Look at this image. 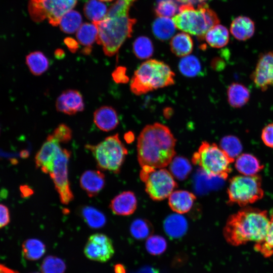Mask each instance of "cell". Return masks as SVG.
Returning a JSON list of instances; mask_svg holds the SVG:
<instances>
[{
  "label": "cell",
  "instance_id": "1",
  "mask_svg": "<svg viewBox=\"0 0 273 273\" xmlns=\"http://www.w3.org/2000/svg\"><path fill=\"white\" fill-rule=\"evenodd\" d=\"M176 140L169 128L160 123L146 126L137 142L141 171L148 172L169 165L175 154Z\"/></svg>",
  "mask_w": 273,
  "mask_h": 273
},
{
  "label": "cell",
  "instance_id": "2",
  "mask_svg": "<svg viewBox=\"0 0 273 273\" xmlns=\"http://www.w3.org/2000/svg\"><path fill=\"white\" fill-rule=\"evenodd\" d=\"M269 221L266 210L246 206L228 218L223 231L224 239L236 246L258 243L266 235Z\"/></svg>",
  "mask_w": 273,
  "mask_h": 273
},
{
  "label": "cell",
  "instance_id": "3",
  "mask_svg": "<svg viewBox=\"0 0 273 273\" xmlns=\"http://www.w3.org/2000/svg\"><path fill=\"white\" fill-rule=\"evenodd\" d=\"M129 10L126 6L114 3L102 20L94 23L98 30L97 43L102 46L107 56L117 54L125 40L131 35L136 20L129 16Z\"/></svg>",
  "mask_w": 273,
  "mask_h": 273
},
{
  "label": "cell",
  "instance_id": "4",
  "mask_svg": "<svg viewBox=\"0 0 273 273\" xmlns=\"http://www.w3.org/2000/svg\"><path fill=\"white\" fill-rule=\"evenodd\" d=\"M174 72L162 61L150 59L144 62L135 71L130 87L132 93L141 95L174 83Z\"/></svg>",
  "mask_w": 273,
  "mask_h": 273
},
{
  "label": "cell",
  "instance_id": "5",
  "mask_svg": "<svg viewBox=\"0 0 273 273\" xmlns=\"http://www.w3.org/2000/svg\"><path fill=\"white\" fill-rule=\"evenodd\" d=\"M178 11L172 19L175 26L201 39L210 29L219 23L216 14L203 2L196 9L192 5H181Z\"/></svg>",
  "mask_w": 273,
  "mask_h": 273
},
{
  "label": "cell",
  "instance_id": "6",
  "mask_svg": "<svg viewBox=\"0 0 273 273\" xmlns=\"http://www.w3.org/2000/svg\"><path fill=\"white\" fill-rule=\"evenodd\" d=\"M192 161L208 176L225 179L231 172V164L235 161L215 144L204 141L194 153Z\"/></svg>",
  "mask_w": 273,
  "mask_h": 273
},
{
  "label": "cell",
  "instance_id": "7",
  "mask_svg": "<svg viewBox=\"0 0 273 273\" xmlns=\"http://www.w3.org/2000/svg\"><path fill=\"white\" fill-rule=\"evenodd\" d=\"M85 147L93 154L100 169L115 174L119 173L128 153L117 133L107 137L97 145L87 144Z\"/></svg>",
  "mask_w": 273,
  "mask_h": 273
},
{
  "label": "cell",
  "instance_id": "8",
  "mask_svg": "<svg viewBox=\"0 0 273 273\" xmlns=\"http://www.w3.org/2000/svg\"><path fill=\"white\" fill-rule=\"evenodd\" d=\"M227 194L229 204L248 206L264 196L261 177L258 174L236 175L230 180Z\"/></svg>",
  "mask_w": 273,
  "mask_h": 273
},
{
  "label": "cell",
  "instance_id": "9",
  "mask_svg": "<svg viewBox=\"0 0 273 273\" xmlns=\"http://www.w3.org/2000/svg\"><path fill=\"white\" fill-rule=\"evenodd\" d=\"M77 0H30L28 10L31 18L35 22L47 19L50 24L56 26L62 17L76 5Z\"/></svg>",
  "mask_w": 273,
  "mask_h": 273
},
{
  "label": "cell",
  "instance_id": "10",
  "mask_svg": "<svg viewBox=\"0 0 273 273\" xmlns=\"http://www.w3.org/2000/svg\"><path fill=\"white\" fill-rule=\"evenodd\" d=\"M140 176L145 184L146 193L155 201L167 198L177 187L173 175L164 168L155 169L148 172L141 171Z\"/></svg>",
  "mask_w": 273,
  "mask_h": 273
},
{
  "label": "cell",
  "instance_id": "11",
  "mask_svg": "<svg viewBox=\"0 0 273 273\" xmlns=\"http://www.w3.org/2000/svg\"><path fill=\"white\" fill-rule=\"evenodd\" d=\"M71 152L62 149L56 157L50 175L59 195L62 203L68 204L74 198L68 179V164Z\"/></svg>",
  "mask_w": 273,
  "mask_h": 273
},
{
  "label": "cell",
  "instance_id": "12",
  "mask_svg": "<svg viewBox=\"0 0 273 273\" xmlns=\"http://www.w3.org/2000/svg\"><path fill=\"white\" fill-rule=\"evenodd\" d=\"M86 257L94 261L104 262L113 256L114 249L112 240L101 233L91 235L84 246Z\"/></svg>",
  "mask_w": 273,
  "mask_h": 273
},
{
  "label": "cell",
  "instance_id": "13",
  "mask_svg": "<svg viewBox=\"0 0 273 273\" xmlns=\"http://www.w3.org/2000/svg\"><path fill=\"white\" fill-rule=\"evenodd\" d=\"M251 77L256 87L261 90L273 86V52L259 57Z\"/></svg>",
  "mask_w": 273,
  "mask_h": 273
},
{
  "label": "cell",
  "instance_id": "14",
  "mask_svg": "<svg viewBox=\"0 0 273 273\" xmlns=\"http://www.w3.org/2000/svg\"><path fill=\"white\" fill-rule=\"evenodd\" d=\"M60 143L49 134L35 157V165L45 173L50 174L54 161L62 150Z\"/></svg>",
  "mask_w": 273,
  "mask_h": 273
},
{
  "label": "cell",
  "instance_id": "15",
  "mask_svg": "<svg viewBox=\"0 0 273 273\" xmlns=\"http://www.w3.org/2000/svg\"><path fill=\"white\" fill-rule=\"evenodd\" d=\"M56 108L58 111L69 115L82 111L84 108L82 96L77 90H65L58 97Z\"/></svg>",
  "mask_w": 273,
  "mask_h": 273
},
{
  "label": "cell",
  "instance_id": "16",
  "mask_svg": "<svg viewBox=\"0 0 273 273\" xmlns=\"http://www.w3.org/2000/svg\"><path fill=\"white\" fill-rule=\"evenodd\" d=\"M79 184L81 188L89 197H95L104 187L105 175L100 170H86L81 175Z\"/></svg>",
  "mask_w": 273,
  "mask_h": 273
},
{
  "label": "cell",
  "instance_id": "17",
  "mask_svg": "<svg viewBox=\"0 0 273 273\" xmlns=\"http://www.w3.org/2000/svg\"><path fill=\"white\" fill-rule=\"evenodd\" d=\"M109 207L115 214L130 215L133 213L136 209V198L132 192H123L111 200Z\"/></svg>",
  "mask_w": 273,
  "mask_h": 273
},
{
  "label": "cell",
  "instance_id": "18",
  "mask_svg": "<svg viewBox=\"0 0 273 273\" xmlns=\"http://www.w3.org/2000/svg\"><path fill=\"white\" fill-rule=\"evenodd\" d=\"M94 121L100 129L105 131L113 130L119 124L116 111L108 106H102L95 111Z\"/></svg>",
  "mask_w": 273,
  "mask_h": 273
},
{
  "label": "cell",
  "instance_id": "19",
  "mask_svg": "<svg viewBox=\"0 0 273 273\" xmlns=\"http://www.w3.org/2000/svg\"><path fill=\"white\" fill-rule=\"evenodd\" d=\"M196 199L195 195L186 190H176L168 197V205L176 213L184 214L192 208Z\"/></svg>",
  "mask_w": 273,
  "mask_h": 273
},
{
  "label": "cell",
  "instance_id": "20",
  "mask_svg": "<svg viewBox=\"0 0 273 273\" xmlns=\"http://www.w3.org/2000/svg\"><path fill=\"white\" fill-rule=\"evenodd\" d=\"M235 166L237 171L245 175L257 174L263 168V165L253 155L241 154L236 159Z\"/></svg>",
  "mask_w": 273,
  "mask_h": 273
},
{
  "label": "cell",
  "instance_id": "21",
  "mask_svg": "<svg viewBox=\"0 0 273 273\" xmlns=\"http://www.w3.org/2000/svg\"><path fill=\"white\" fill-rule=\"evenodd\" d=\"M230 31L237 39L246 40L251 37L254 33V23L249 17L239 16L232 21Z\"/></svg>",
  "mask_w": 273,
  "mask_h": 273
},
{
  "label": "cell",
  "instance_id": "22",
  "mask_svg": "<svg viewBox=\"0 0 273 273\" xmlns=\"http://www.w3.org/2000/svg\"><path fill=\"white\" fill-rule=\"evenodd\" d=\"M98 33L97 26L94 23H83L77 30L76 36L79 43L84 47L81 51L83 54L88 55L91 53L92 46L97 40Z\"/></svg>",
  "mask_w": 273,
  "mask_h": 273
},
{
  "label": "cell",
  "instance_id": "23",
  "mask_svg": "<svg viewBox=\"0 0 273 273\" xmlns=\"http://www.w3.org/2000/svg\"><path fill=\"white\" fill-rule=\"evenodd\" d=\"M250 92L245 85L239 83H233L229 85L227 95L229 104L234 108H240L249 101Z\"/></svg>",
  "mask_w": 273,
  "mask_h": 273
},
{
  "label": "cell",
  "instance_id": "24",
  "mask_svg": "<svg viewBox=\"0 0 273 273\" xmlns=\"http://www.w3.org/2000/svg\"><path fill=\"white\" fill-rule=\"evenodd\" d=\"M171 52L177 57L189 55L193 51V41L187 33L181 32L173 36L170 42Z\"/></svg>",
  "mask_w": 273,
  "mask_h": 273
},
{
  "label": "cell",
  "instance_id": "25",
  "mask_svg": "<svg viewBox=\"0 0 273 273\" xmlns=\"http://www.w3.org/2000/svg\"><path fill=\"white\" fill-rule=\"evenodd\" d=\"M188 228L186 219L180 214L169 215L165 220L164 228L170 237L177 238L183 236Z\"/></svg>",
  "mask_w": 273,
  "mask_h": 273
},
{
  "label": "cell",
  "instance_id": "26",
  "mask_svg": "<svg viewBox=\"0 0 273 273\" xmlns=\"http://www.w3.org/2000/svg\"><path fill=\"white\" fill-rule=\"evenodd\" d=\"M205 39L211 47L221 48L229 41V33L224 26L217 24L210 29L205 34Z\"/></svg>",
  "mask_w": 273,
  "mask_h": 273
},
{
  "label": "cell",
  "instance_id": "27",
  "mask_svg": "<svg viewBox=\"0 0 273 273\" xmlns=\"http://www.w3.org/2000/svg\"><path fill=\"white\" fill-rule=\"evenodd\" d=\"M175 28L173 20L168 17H159L152 24L153 33L160 40L169 39L174 34Z\"/></svg>",
  "mask_w": 273,
  "mask_h": 273
},
{
  "label": "cell",
  "instance_id": "28",
  "mask_svg": "<svg viewBox=\"0 0 273 273\" xmlns=\"http://www.w3.org/2000/svg\"><path fill=\"white\" fill-rule=\"evenodd\" d=\"M26 63L31 73L36 76L44 73L50 65L48 58L40 51L29 54L26 57Z\"/></svg>",
  "mask_w": 273,
  "mask_h": 273
},
{
  "label": "cell",
  "instance_id": "29",
  "mask_svg": "<svg viewBox=\"0 0 273 273\" xmlns=\"http://www.w3.org/2000/svg\"><path fill=\"white\" fill-rule=\"evenodd\" d=\"M22 248L23 256L30 260L40 259L46 252L45 245L37 239L26 240L22 244Z\"/></svg>",
  "mask_w": 273,
  "mask_h": 273
},
{
  "label": "cell",
  "instance_id": "30",
  "mask_svg": "<svg viewBox=\"0 0 273 273\" xmlns=\"http://www.w3.org/2000/svg\"><path fill=\"white\" fill-rule=\"evenodd\" d=\"M108 10L106 5L98 0H88L83 7L84 15L93 23L102 20L106 17Z\"/></svg>",
  "mask_w": 273,
  "mask_h": 273
},
{
  "label": "cell",
  "instance_id": "31",
  "mask_svg": "<svg viewBox=\"0 0 273 273\" xmlns=\"http://www.w3.org/2000/svg\"><path fill=\"white\" fill-rule=\"evenodd\" d=\"M269 217V224L264 238L254 245L255 250L265 257L273 255V209L270 211Z\"/></svg>",
  "mask_w": 273,
  "mask_h": 273
},
{
  "label": "cell",
  "instance_id": "32",
  "mask_svg": "<svg viewBox=\"0 0 273 273\" xmlns=\"http://www.w3.org/2000/svg\"><path fill=\"white\" fill-rule=\"evenodd\" d=\"M81 15L76 11L70 10L61 19L59 26L62 31L66 33H73L77 31L81 25Z\"/></svg>",
  "mask_w": 273,
  "mask_h": 273
},
{
  "label": "cell",
  "instance_id": "33",
  "mask_svg": "<svg viewBox=\"0 0 273 273\" xmlns=\"http://www.w3.org/2000/svg\"><path fill=\"white\" fill-rule=\"evenodd\" d=\"M169 165V171L178 180L186 179L192 170V166L186 158L177 156L173 158Z\"/></svg>",
  "mask_w": 273,
  "mask_h": 273
},
{
  "label": "cell",
  "instance_id": "34",
  "mask_svg": "<svg viewBox=\"0 0 273 273\" xmlns=\"http://www.w3.org/2000/svg\"><path fill=\"white\" fill-rule=\"evenodd\" d=\"M178 68L184 76L195 77L201 71L202 67L199 59L193 55L184 57L179 61Z\"/></svg>",
  "mask_w": 273,
  "mask_h": 273
},
{
  "label": "cell",
  "instance_id": "35",
  "mask_svg": "<svg viewBox=\"0 0 273 273\" xmlns=\"http://www.w3.org/2000/svg\"><path fill=\"white\" fill-rule=\"evenodd\" d=\"M81 215L87 225L92 228H100L104 226L106 222L104 214L93 207H83Z\"/></svg>",
  "mask_w": 273,
  "mask_h": 273
},
{
  "label": "cell",
  "instance_id": "36",
  "mask_svg": "<svg viewBox=\"0 0 273 273\" xmlns=\"http://www.w3.org/2000/svg\"><path fill=\"white\" fill-rule=\"evenodd\" d=\"M219 147L233 160H235L242 150V145L239 139L234 135H226L220 141Z\"/></svg>",
  "mask_w": 273,
  "mask_h": 273
},
{
  "label": "cell",
  "instance_id": "37",
  "mask_svg": "<svg viewBox=\"0 0 273 273\" xmlns=\"http://www.w3.org/2000/svg\"><path fill=\"white\" fill-rule=\"evenodd\" d=\"M132 50L137 58L146 59L153 55L154 47L149 38L142 36L135 39L132 45Z\"/></svg>",
  "mask_w": 273,
  "mask_h": 273
},
{
  "label": "cell",
  "instance_id": "38",
  "mask_svg": "<svg viewBox=\"0 0 273 273\" xmlns=\"http://www.w3.org/2000/svg\"><path fill=\"white\" fill-rule=\"evenodd\" d=\"M41 269L42 273H64L66 265L62 259L48 256L43 260Z\"/></svg>",
  "mask_w": 273,
  "mask_h": 273
},
{
  "label": "cell",
  "instance_id": "39",
  "mask_svg": "<svg viewBox=\"0 0 273 273\" xmlns=\"http://www.w3.org/2000/svg\"><path fill=\"white\" fill-rule=\"evenodd\" d=\"M130 231L131 235L137 239H144L151 234L152 225L145 219H137L131 224Z\"/></svg>",
  "mask_w": 273,
  "mask_h": 273
},
{
  "label": "cell",
  "instance_id": "40",
  "mask_svg": "<svg viewBox=\"0 0 273 273\" xmlns=\"http://www.w3.org/2000/svg\"><path fill=\"white\" fill-rule=\"evenodd\" d=\"M167 248L165 239L159 235H152L148 237L146 242V248L152 255H158L163 253Z\"/></svg>",
  "mask_w": 273,
  "mask_h": 273
},
{
  "label": "cell",
  "instance_id": "41",
  "mask_svg": "<svg viewBox=\"0 0 273 273\" xmlns=\"http://www.w3.org/2000/svg\"><path fill=\"white\" fill-rule=\"evenodd\" d=\"M177 8V5L173 0H163L156 5L154 12L159 17H171L176 13Z\"/></svg>",
  "mask_w": 273,
  "mask_h": 273
},
{
  "label": "cell",
  "instance_id": "42",
  "mask_svg": "<svg viewBox=\"0 0 273 273\" xmlns=\"http://www.w3.org/2000/svg\"><path fill=\"white\" fill-rule=\"evenodd\" d=\"M51 135L60 143H66L72 138V130L68 126L61 123L55 129Z\"/></svg>",
  "mask_w": 273,
  "mask_h": 273
},
{
  "label": "cell",
  "instance_id": "43",
  "mask_svg": "<svg viewBox=\"0 0 273 273\" xmlns=\"http://www.w3.org/2000/svg\"><path fill=\"white\" fill-rule=\"evenodd\" d=\"M261 138L266 146L273 148V123L267 124L263 128Z\"/></svg>",
  "mask_w": 273,
  "mask_h": 273
},
{
  "label": "cell",
  "instance_id": "44",
  "mask_svg": "<svg viewBox=\"0 0 273 273\" xmlns=\"http://www.w3.org/2000/svg\"><path fill=\"white\" fill-rule=\"evenodd\" d=\"M126 68L123 66H118L112 73V77L117 83H126L128 80V77L126 74Z\"/></svg>",
  "mask_w": 273,
  "mask_h": 273
},
{
  "label": "cell",
  "instance_id": "45",
  "mask_svg": "<svg viewBox=\"0 0 273 273\" xmlns=\"http://www.w3.org/2000/svg\"><path fill=\"white\" fill-rule=\"evenodd\" d=\"M10 213L8 207L0 204V229L7 225L10 222Z\"/></svg>",
  "mask_w": 273,
  "mask_h": 273
},
{
  "label": "cell",
  "instance_id": "46",
  "mask_svg": "<svg viewBox=\"0 0 273 273\" xmlns=\"http://www.w3.org/2000/svg\"><path fill=\"white\" fill-rule=\"evenodd\" d=\"M64 43L72 53H75L79 48V43L74 39L71 37H67L64 40Z\"/></svg>",
  "mask_w": 273,
  "mask_h": 273
},
{
  "label": "cell",
  "instance_id": "47",
  "mask_svg": "<svg viewBox=\"0 0 273 273\" xmlns=\"http://www.w3.org/2000/svg\"><path fill=\"white\" fill-rule=\"evenodd\" d=\"M178 2L180 3L183 4H190L194 5L196 4H200L203 3L204 0H176Z\"/></svg>",
  "mask_w": 273,
  "mask_h": 273
},
{
  "label": "cell",
  "instance_id": "48",
  "mask_svg": "<svg viewBox=\"0 0 273 273\" xmlns=\"http://www.w3.org/2000/svg\"><path fill=\"white\" fill-rule=\"evenodd\" d=\"M0 273H18L6 266L0 264Z\"/></svg>",
  "mask_w": 273,
  "mask_h": 273
},
{
  "label": "cell",
  "instance_id": "49",
  "mask_svg": "<svg viewBox=\"0 0 273 273\" xmlns=\"http://www.w3.org/2000/svg\"><path fill=\"white\" fill-rule=\"evenodd\" d=\"M55 56L58 59H62L65 56V52L62 49H57L55 52Z\"/></svg>",
  "mask_w": 273,
  "mask_h": 273
},
{
  "label": "cell",
  "instance_id": "50",
  "mask_svg": "<svg viewBox=\"0 0 273 273\" xmlns=\"http://www.w3.org/2000/svg\"><path fill=\"white\" fill-rule=\"evenodd\" d=\"M124 139L127 143L132 142L134 139V135L132 132L129 131L124 135Z\"/></svg>",
  "mask_w": 273,
  "mask_h": 273
},
{
  "label": "cell",
  "instance_id": "51",
  "mask_svg": "<svg viewBox=\"0 0 273 273\" xmlns=\"http://www.w3.org/2000/svg\"><path fill=\"white\" fill-rule=\"evenodd\" d=\"M127 1H128L129 2H130V3L132 4L134 2H135L137 0H127Z\"/></svg>",
  "mask_w": 273,
  "mask_h": 273
},
{
  "label": "cell",
  "instance_id": "52",
  "mask_svg": "<svg viewBox=\"0 0 273 273\" xmlns=\"http://www.w3.org/2000/svg\"><path fill=\"white\" fill-rule=\"evenodd\" d=\"M100 1H104V2H110V1H112L113 0H100Z\"/></svg>",
  "mask_w": 273,
  "mask_h": 273
},
{
  "label": "cell",
  "instance_id": "53",
  "mask_svg": "<svg viewBox=\"0 0 273 273\" xmlns=\"http://www.w3.org/2000/svg\"><path fill=\"white\" fill-rule=\"evenodd\" d=\"M157 1H163V0H157Z\"/></svg>",
  "mask_w": 273,
  "mask_h": 273
},
{
  "label": "cell",
  "instance_id": "54",
  "mask_svg": "<svg viewBox=\"0 0 273 273\" xmlns=\"http://www.w3.org/2000/svg\"><path fill=\"white\" fill-rule=\"evenodd\" d=\"M35 273H38V272H35Z\"/></svg>",
  "mask_w": 273,
  "mask_h": 273
}]
</instances>
